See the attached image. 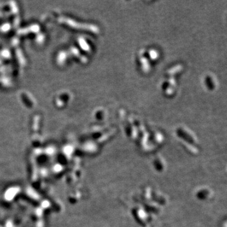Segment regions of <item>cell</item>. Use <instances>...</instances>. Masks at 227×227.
Returning <instances> with one entry per match:
<instances>
[{
	"label": "cell",
	"mask_w": 227,
	"mask_h": 227,
	"mask_svg": "<svg viewBox=\"0 0 227 227\" xmlns=\"http://www.w3.org/2000/svg\"><path fill=\"white\" fill-rule=\"evenodd\" d=\"M134 216L137 222L141 225H144V223L146 221H147V218H146L145 213H144L142 210H140L139 209H136L134 211Z\"/></svg>",
	"instance_id": "cell-1"
},
{
	"label": "cell",
	"mask_w": 227,
	"mask_h": 227,
	"mask_svg": "<svg viewBox=\"0 0 227 227\" xmlns=\"http://www.w3.org/2000/svg\"><path fill=\"white\" fill-rule=\"evenodd\" d=\"M196 196L200 200H206L210 196V191L206 189H203L199 191Z\"/></svg>",
	"instance_id": "cell-2"
},
{
	"label": "cell",
	"mask_w": 227,
	"mask_h": 227,
	"mask_svg": "<svg viewBox=\"0 0 227 227\" xmlns=\"http://www.w3.org/2000/svg\"><path fill=\"white\" fill-rule=\"evenodd\" d=\"M154 166L157 170H162L164 167V165L162 160L160 159V158H157V159H156L154 161Z\"/></svg>",
	"instance_id": "cell-3"
}]
</instances>
